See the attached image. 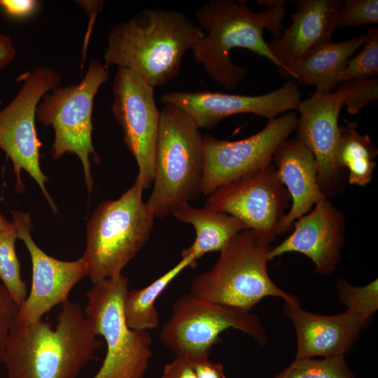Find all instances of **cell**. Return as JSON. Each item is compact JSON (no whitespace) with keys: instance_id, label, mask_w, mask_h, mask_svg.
I'll list each match as a JSON object with an SVG mask.
<instances>
[{"instance_id":"6da1fadb","label":"cell","mask_w":378,"mask_h":378,"mask_svg":"<svg viewBox=\"0 0 378 378\" xmlns=\"http://www.w3.org/2000/svg\"><path fill=\"white\" fill-rule=\"evenodd\" d=\"M52 328L42 319L15 321L0 360L7 378H77L102 346L78 303L62 304Z\"/></svg>"},{"instance_id":"7a4b0ae2","label":"cell","mask_w":378,"mask_h":378,"mask_svg":"<svg viewBox=\"0 0 378 378\" xmlns=\"http://www.w3.org/2000/svg\"><path fill=\"white\" fill-rule=\"evenodd\" d=\"M257 2L265 7L264 11L253 12L244 4L232 0H212L195 11L198 26L204 35L191 48L194 59L212 80L227 90H233L247 74L245 67L232 61V49H247L280 66L264 39L263 31L267 29L274 39L280 37L286 1Z\"/></svg>"},{"instance_id":"3957f363","label":"cell","mask_w":378,"mask_h":378,"mask_svg":"<svg viewBox=\"0 0 378 378\" xmlns=\"http://www.w3.org/2000/svg\"><path fill=\"white\" fill-rule=\"evenodd\" d=\"M204 35L178 10L148 8L111 27L104 63L132 71L155 88L178 75L184 55Z\"/></svg>"},{"instance_id":"277c9868","label":"cell","mask_w":378,"mask_h":378,"mask_svg":"<svg viewBox=\"0 0 378 378\" xmlns=\"http://www.w3.org/2000/svg\"><path fill=\"white\" fill-rule=\"evenodd\" d=\"M272 248L270 243L251 230L239 232L220 251L214 267L192 281L190 293L248 312L267 297L300 303L296 296L278 287L270 276L267 262Z\"/></svg>"},{"instance_id":"5b68a950","label":"cell","mask_w":378,"mask_h":378,"mask_svg":"<svg viewBox=\"0 0 378 378\" xmlns=\"http://www.w3.org/2000/svg\"><path fill=\"white\" fill-rule=\"evenodd\" d=\"M144 190L136 177L118 199L102 202L88 220L82 258L93 284L121 274L148 241L155 217L142 200Z\"/></svg>"},{"instance_id":"8992f818","label":"cell","mask_w":378,"mask_h":378,"mask_svg":"<svg viewBox=\"0 0 378 378\" xmlns=\"http://www.w3.org/2000/svg\"><path fill=\"white\" fill-rule=\"evenodd\" d=\"M160 112L154 186L146 203L164 218L202 194L204 147L200 129L184 112L168 104Z\"/></svg>"},{"instance_id":"52a82bcc","label":"cell","mask_w":378,"mask_h":378,"mask_svg":"<svg viewBox=\"0 0 378 378\" xmlns=\"http://www.w3.org/2000/svg\"><path fill=\"white\" fill-rule=\"evenodd\" d=\"M109 76V66L92 59L78 83L58 86L45 94L36 111V118L40 123L53 127L55 138L50 152L52 159H59L66 153H75L82 163L89 193L94 186L90 155L96 163L100 162L92 144L94 99Z\"/></svg>"},{"instance_id":"ba28073f","label":"cell","mask_w":378,"mask_h":378,"mask_svg":"<svg viewBox=\"0 0 378 378\" xmlns=\"http://www.w3.org/2000/svg\"><path fill=\"white\" fill-rule=\"evenodd\" d=\"M128 279L123 274L97 283L87 292L84 313L96 335L104 337L106 354L92 378H144L152 356L150 335L129 328L123 312Z\"/></svg>"},{"instance_id":"9c48e42d","label":"cell","mask_w":378,"mask_h":378,"mask_svg":"<svg viewBox=\"0 0 378 378\" xmlns=\"http://www.w3.org/2000/svg\"><path fill=\"white\" fill-rule=\"evenodd\" d=\"M172 310L160 339L176 356L208 358L212 347L222 342L220 334L230 328L245 332L262 346L267 342L259 317L251 312L209 302L190 293L178 298Z\"/></svg>"},{"instance_id":"30bf717a","label":"cell","mask_w":378,"mask_h":378,"mask_svg":"<svg viewBox=\"0 0 378 378\" xmlns=\"http://www.w3.org/2000/svg\"><path fill=\"white\" fill-rule=\"evenodd\" d=\"M18 92L0 111V149L13 165L16 191L24 190L21 172L24 170L38 184L54 213L57 206L45 183L48 180L40 164V141L35 125L36 108L43 97L59 86L61 75L52 69L38 66L18 78Z\"/></svg>"},{"instance_id":"8fae6325","label":"cell","mask_w":378,"mask_h":378,"mask_svg":"<svg viewBox=\"0 0 378 378\" xmlns=\"http://www.w3.org/2000/svg\"><path fill=\"white\" fill-rule=\"evenodd\" d=\"M290 202L271 162L217 188L204 207L235 217L272 244Z\"/></svg>"},{"instance_id":"7c38bea8","label":"cell","mask_w":378,"mask_h":378,"mask_svg":"<svg viewBox=\"0 0 378 378\" xmlns=\"http://www.w3.org/2000/svg\"><path fill=\"white\" fill-rule=\"evenodd\" d=\"M154 88L129 69L118 67L114 76L111 112L119 123L125 146L134 157L144 189L153 183L160 112Z\"/></svg>"},{"instance_id":"4fadbf2b","label":"cell","mask_w":378,"mask_h":378,"mask_svg":"<svg viewBox=\"0 0 378 378\" xmlns=\"http://www.w3.org/2000/svg\"><path fill=\"white\" fill-rule=\"evenodd\" d=\"M298 120L295 112L288 113L238 141L218 139L209 134L203 136L202 194L209 195L219 187L272 162L275 150L295 130Z\"/></svg>"},{"instance_id":"5bb4252c","label":"cell","mask_w":378,"mask_h":378,"mask_svg":"<svg viewBox=\"0 0 378 378\" xmlns=\"http://www.w3.org/2000/svg\"><path fill=\"white\" fill-rule=\"evenodd\" d=\"M344 90L340 86L334 92H315L300 102L295 130L297 138L314 157L319 187L330 199L343 192L347 172L340 165L337 150L340 136V113L344 106Z\"/></svg>"},{"instance_id":"9a60e30c","label":"cell","mask_w":378,"mask_h":378,"mask_svg":"<svg viewBox=\"0 0 378 378\" xmlns=\"http://www.w3.org/2000/svg\"><path fill=\"white\" fill-rule=\"evenodd\" d=\"M160 100L184 112L199 129H211L225 118L239 113H253L270 120L289 110H297L301 93L297 82L290 80L268 93L248 96L219 92H170Z\"/></svg>"},{"instance_id":"2e32d148","label":"cell","mask_w":378,"mask_h":378,"mask_svg":"<svg viewBox=\"0 0 378 378\" xmlns=\"http://www.w3.org/2000/svg\"><path fill=\"white\" fill-rule=\"evenodd\" d=\"M18 238L24 244L32 266L29 295L19 308L16 321L31 323L42 319L55 306L68 300L74 286L86 276L83 258L73 261L56 259L46 253L34 241L32 223L28 213L12 211Z\"/></svg>"},{"instance_id":"e0dca14e","label":"cell","mask_w":378,"mask_h":378,"mask_svg":"<svg viewBox=\"0 0 378 378\" xmlns=\"http://www.w3.org/2000/svg\"><path fill=\"white\" fill-rule=\"evenodd\" d=\"M292 233L272 246L270 260L287 253H300L312 260L315 272L330 275L337 268L346 240V220L343 213L325 198L297 219Z\"/></svg>"},{"instance_id":"ac0fdd59","label":"cell","mask_w":378,"mask_h":378,"mask_svg":"<svg viewBox=\"0 0 378 378\" xmlns=\"http://www.w3.org/2000/svg\"><path fill=\"white\" fill-rule=\"evenodd\" d=\"M284 314L295 328V358L344 356L353 349L365 328L347 310L334 315H320L302 309L300 303L284 302Z\"/></svg>"},{"instance_id":"d6986e66","label":"cell","mask_w":378,"mask_h":378,"mask_svg":"<svg viewBox=\"0 0 378 378\" xmlns=\"http://www.w3.org/2000/svg\"><path fill=\"white\" fill-rule=\"evenodd\" d=\"M340 0H300L290 15L291 24L277 39L267 43L279 68L302 59L322 45L331 41L342 8Z\"/></svg>"},{"instance_id":"ffe728a7","label":"cell","mask_w":378,"mask_h":378,"mask_svg":"<svg viewBox=\"0 0 378 378\" xmlns=\"http://www.w3.org/2000/svg\"><path fill=\"white\" fill-rule=\"evenodd\" d=\"M272 161L291 200L290 209L279 227L281 235L290 230L297 219L326 197L319 187L314 157L299 139L288 138L283 141L275 150Z\"/></svg>"},{"instance_id":"44dd1931","label":"cell","mask_w":378,"mask_h":378,"mask_svg":"<svg viewBox=\"0 0 378 378\" xmlns=\"http://www.w3.org/2000/svg\"><path fill=\"white\" fill-rule=\"evenodd\" d=\"M365 40V34L342 42H328L298 62L279 68L280 76L315 85L316 92H330L337 86L340 74Z\"/></svg>"},{"instance_id":"7402d4cb","label":"cell","mask_w":378,"mask_h":378,"mask_svg":"<svg viewBox=\"0 0 378 378\" xmlns=\"http://www.w3.org/2000/svg\"><path fill=\"white\" fill-rule=\"evenodd\" d=\"M172 215L178 220L190 223L196 237L192 245L181 252V257L192 255L197 261L209 252L220 251L239 232L248 230L235 217L206 207L195 208L186 203Z\"/></svg>"},{"instance_id":"603a6c76","label":"cell","mask_w":378,"mask_h":378,"mask_svg":"<svg viewBox=\"0 0 378 378\" xmlns=\"http://www.w3.org/2000/svg\"><path fill=\"white\" fill-rule=\"evenodd\" d=\"M197 263L192 255L183 256L174 267L147 286L128 290L123 300V312L127 326L146 331L158 328L160 318L155 301L183 270L188 267H195Z\"/></svg>"},{"instance_id":"cb8c5ba5","label":"cell","mask_w":378,"mask_h":378,"mask_svg":"<svg viewBox=\"0 0 378 378\" xmlns=\"http://www.w3.org/2000/svg\"><path fill=\"white\" fill-rule=\"evenodd\" d=\"M358 121L345 120L340 127L337 158L347 172L348 183L365 187L372 181L378 149L368 134L361 135L358 132Z\"/></svg>"},{"instance_id":"d4e9b609","label":"cell","mask_w":378,"mask_h":378,"mask_svg":"<svg viewBox=\"0 0 378 378\" xmlns=\"http://www.w3.org/2000/svg\"><path fill=\"white\" fill-rule=\"evenodd\" d=\"M18 232L15 225L0 232V279L20 308L27 297L26 284L21 277L20 264L15 251Z\"/></svg>"},{"instance_id":"484cf974","label":"cell","mask_w":378,"mask_h":378,"mask_svg":"<svg viewBox=\"0 0 378 378\" xmlns=\"http://www.w3.org/2000/svg\"><path fill=\"white\" fill-rule=\"evenodd\" d=\"M337 298L347 311L355 315L364 325L369 326L378 310V280L374 279L363 286H355L345 279L336 281Z\"/></svg>"},{"instance_id":"4316f807","label":"cell","mask_w":378,"mask_h":378,"mask_svg":"<svg viewBox=\"0 0 378 378\" xmlns=\"http://www.w3.org/2000/svg\"><path fill=\"white\" fill-rule=\"evenodd\" d=\"M272 378H356L346 362L344 356L322 359L300 358Z\"/></svg>"},{"instance_id":"83f0119b","label":"cell","mask_w":378,"mask_h":378,"mask_svg":"<svg viewBox=\"0 0 378 378\" xmlns=\"http://www.w3.org/2000/svg\"><path fill=\"white\" fill-rule=\"evenodd\" d=\"M378 75V28L370 27L360 51L352 57L338 76V83Z\"/></svg>"},{"instance_id":"f1b7e54d","label":"cell","mask_w":378,"mask_h":378,"mask_svg":"<svg viewBox=\"0 0 378 378\" xmlns=\"http://www.w3.org/2000/svg\"><path fill=\"white\" fill-rule=\"evenodd\" d=\"M344 106L350 114L359 113L366 105L378 99V78H361L342 83Z\"/></svg>"},{"instance_id":"f546056e","label":"cell","mask_w":378,"mask_h":378,"mask_svg":"<svg viewBox=\"0 0 378 378\" xmlns=\"http://www.w3.org/2000/svg\"><path fill=\"white\" fill-rule=\"evenodd\" d=\"M378 22L377 0H345L337 16V27H358Z\"/></svg>"},{"instance_id":"4dcf8cb0","label":"cell","mask_w":378,"mask_h":378,"mask_svg":"<svg viewBox=\"0 0 378 378\" xmlns=\"http://www.w3.org/2000/svg\"><path fill=\"white\" fill-rule=\"evenodd\" d=\"M19 307L0 283V356L4 351L10 330L15 323Z\"/></svg>"},{"instance_id":"1f68e13d","label":"cell","mask_w":378,"mask_h":378,"mask_svg":"<svg viewBox=\"0 0 378 378\" xmlns=\"http://www.w3.org/2000/svg\"><path fill=\"white\" fill-rule=\"evenodd\" d=\"M38 3L35 0H0V9L13 19H24L34 13Z\"/></svg>"},{"instance_id":"d6a6232c","label":"cell","mask_w":378,"mask_h":378,"mask_svg":"<svg viewBox=\"0 0 378 378\" xmlns=\"http://www.w3.org/2000/svg\"><path fill=\"white\" fill-rule=\"evenodd\" d=\"M162 378H197L190 361L176 356L174 360L164 365Z\"/></svg>"},{"instance_id":"836d02e7","label":"cell","mask_w":378,"mask_h":378,"mask_svg":"<svg viewBox=\"0 0 378 378\" xmlns=\"http://www.w3.org/2000/svg\"><path fill=\"white\" fill-rule=\"evenodd\" d=\"M197 378H226L223 366L221 363H214L208 360V358L188 359Z\"/></svg>"},{"instance_id":"e575fe53","label":"cell","mask_w":378,"mask_h":378,"mask_svg":"<svg viewBox=\"0 0 378 378\" xmlns=\"http://www.w3.org/2000/svg\"><path fill=\"white\" fill-rule=\"evenodd\" d=\"M16 55L10 37L0 33V70L9 65Z\"/></svg>"},{"instance_id":"d590c367","label":"cell","mask_w":378,"mask_h":378,"mask_svg":"<svg viewBox=\"0 0 378 378\" xmlns=\"http://www.w3.org/2000/svg\"><path fill=\"white\" fill-rule=\"evenodd\" d=\"M12 225V221H8L0 212V232L7 230Z\"/></svg>"}]
</instances>
